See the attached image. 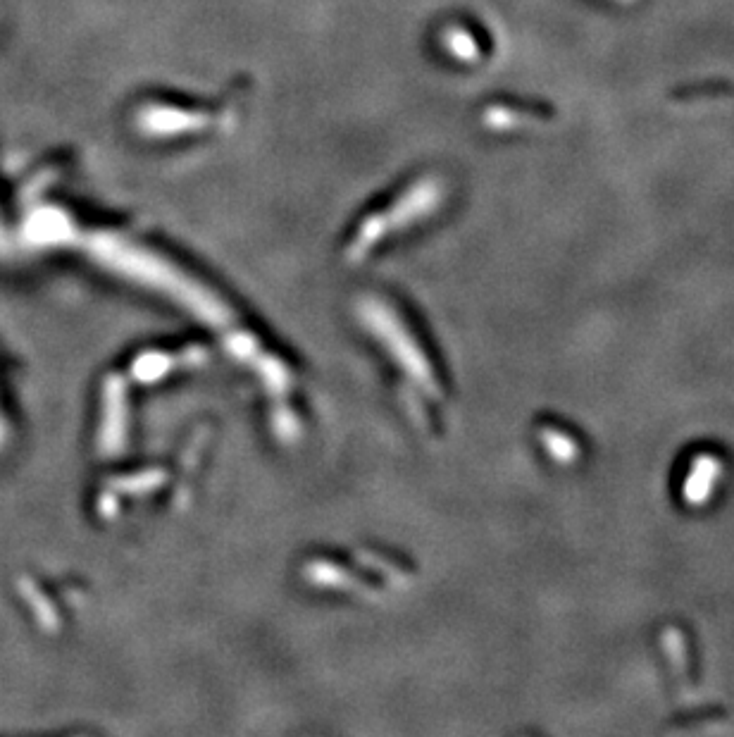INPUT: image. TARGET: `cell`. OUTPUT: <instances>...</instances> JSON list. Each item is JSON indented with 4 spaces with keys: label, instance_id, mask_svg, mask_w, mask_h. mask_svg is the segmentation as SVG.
Instances as JSON below:
<instances>
[{
    "label": "cell",
    "instance_id": "6da1fadb",
    "mask_svg": "<svg viewBox=\"0 0 734 737\" xmlns=\"http://www.w3.org/2000/svg\"><path fill=\"white\" fill-rule=\"evenodd\" d=\"M622 3H632V0H622Z\"/></svg>",
    "mask_w": 734,
    "mask_h": 737
}]
</instances>
